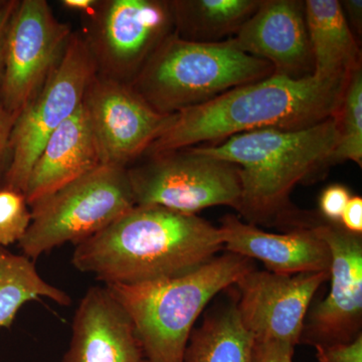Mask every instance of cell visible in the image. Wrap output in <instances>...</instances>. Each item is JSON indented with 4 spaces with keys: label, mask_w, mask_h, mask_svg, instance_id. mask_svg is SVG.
Here are the masks:
<instances>
[{
    "label": "cell",
    "mask_w": 362,
    "mask_h": 362,
    "mask_svg": "<svg viewBox=\"0 0 362 362\" xmlns=\"http://www.w3.org/2000/svg\"><path fill=\"white\" fill-rule=\"evenodd\" d=\"M223 249L220 228L197 214L134 206L76 245L71 264L105 285H135L177 277Z\"/></svg>",
    "instance_id": "cell-1"
},
{
    "label": "cell",
    "mask_w": 362,
    "mask_h": 362,
    "mask_svg": "<svg viewBox=\"0 0 362 362\" xmlns=\"http://www.w3.org/2000/svg\"><path fill=\"white\" fill-rule=\"evenodd\" d=\"M349 77L272 75L173 114L144 156L190 148L259 129L300 130L337 116Z\"/></svg>",
    "instance_id": "cell-2"
},
{
    "label": "cell",
    "mask_w": 362,
    "mask_h": 362,
    "mask_svg": "<svg viewBox=\"0 0 362 362\" xmlns=\"http://www.w3.org/2000/svg\"><path fill=\"white\" fill-rule=\"evenodd\" d=\"M339 136L338 114L305 129L250 131L194 148L239 168L242 199L238 211L252 225L288 211L293 188L328 164Z\"/></svg>",
    "instance_id": "cell-3"
},
{
    "label": "cell",
    "mask_w": 362,
    "mask_h": 362,
    "mask_svg": "<svg viewBox=\"0 0 362 362\" xmlns=\"http://www.w3.org/2000/svg\"><path fill=\"white\" fill-rule=\"evenodd\" d=\"M251 270V259L228 252L177 277L105 286L129 317L145 361L183 362L204 307Z\"/></svg>",
    "instance_id": "cell-4"
},
{
    "label": "cell",
    "mask_w": 362,
    "mask_h": 362,
    "mask_svg": "<svg viewBox=\"0 0 362 362\" xmlns=\"http://www.w3.org/2000/svg\"><path fill=\"white\" fill-rule=\"evenodd\" d=\"M272 75L270 63L240 51L232 37L197 42L173 32L130 85L154 110L173 115Z\"/></svg>",
    "instance_id": "cell-5"
},
{
    "label": "cell",
    "mask_w": 362,
    "mask_h": 362,
    "mask_svg": "<svg viewBox=\"0 0 362 362\" xmlns=\"http://www.w3.org/2000/svg\"><path fill=\"white\" fill-rule=\"evenodd\" d=\"M134 206L127 168L100 166L30 204L32 221L18 246L28 258H40L92 237Z\"/></svg>",
    "instance_id": "cell-6"
},
{
    "label": "cell",
    "mask_w": 362,
    "mask_h": 362,
    "mask_svg": "<svg viewBox=\"0 0 362 362\" xmlns=\"http://www.w3.org/2000/svg\"><path fill=\"white\" fill-rule=\"evenodd\" d=\"M135 206H158L195 214L207 207L239 211V168L194 147L142 156L127 168Z\"/></svg>",
    "instance_id": "cell-7"
},
{
    "label": "cell",
    "mask_w": 362,
    "mask_h": 362,
    "mask_svg": "<svg viewBox=\"0 0 362 362\" xmlns=\"http://www.w3.org/2000/svg\"><path fill=\"white\" fill-rule=\"evenodd\" d=\"M95 74L94 62L82 35L74 32L58 65L14 120L8 168L2 187L23 194L45 142L80 108Z\"/></svg>",
    "instance_id": "cell-8"
},
{
    "label": "cell",
    "mask_w": 362,
    "mask_h": 362,
    "mask_svg": "<svg viewBox=\"0 0 362 362\" xmlns=\"http://www.w3.org/2000/svg\"><path fill=\"white\" fill-rule=\"evenodd\" d=\"M80 33L96 74L131 84L175 32L169 0H99Z\"/></svg>",
    "instance_id": "cell-9"
},
{
    "label": "cell",
    "mask_w": 362,
    "mask_h": 362,
    "mask_svg": "<svg viewBox=\"0 0 362 362\" xmlns=\"http://www.w3.org/2000/svg\"><path fill=\"white\" fill-rule=\"evenodd\" d=\"M45 0H18L7 26L0 101L16 117L58 65L71 33Z\"/></svg>",
    "instance_id": "cell-10"
},
{
    "label": "cell",
    "mask_w": 362,
    "mask_h": 362,
    "mask_svg": "<svg viewBox=\"0 0 362 362\" xmlns=\"http://www.w3.org/2000/svg\"><path fill=\"white\" fill-rule=\"evenodd\" d=\"M83 107L103 165L128 168L166 129L173 115L154 110L130 84L95 74Z\"/></svg>",
    "instance_id": "cell-11"
},
{
    "label": "cell",
    "mask_w": 362,
    "mask_h": 362,
    "mask_svg": "<svg viewBox=\"0 0 362 362\" xmlns=\"http://www.w3.org/2000/svg\"><path fill=\"white\" fill-rule=\"evenodd\" d=\"M329 272L279 275L270 271L247 272L238 281L235 304L243 325L255 340L299 344L309 305Z\"/></svg>",
    "instance_id": "cell-12"
},
{
    "label": "cell",
    "mask_w": 362,
    "mask_h": 362,
    "mask_svg": "<svg viewBox=\"0 0 362 362\" xmlns=\"http://www.w3.org/2000/svg\"><path fill=\"white\" fill-rule=\"evenodd\" d=\"M312 230L329 247L331 289L327 298L305 319L307 324H304L300 342L313 346L351 342L361 334V235L327 223Z\"/></svg>",
    "instance_id": "cell-13"
},
{
    "label": "cell",
    "mask_w": 362,
    "mask_h": 362,
    "mask_svg": "<svg viewBox=\"0 0 362 362\" xmlns=\"http://www.w3.org/2000/svg\"><path fill=\"white\" fill-rule=\"evenodd\" d=\"M232 40L240 51L270 63L274 75L292 78L313 75L304 1L261 0Z\"/></svg>",
    "instance_id": "cell-14"
},
{
    "label": "cell",
    "mask_w": 362,
    "mask_h": 362,
    "mask_svg": "<svg viewBox=\"0 0 362 362\" xmlns=\"http://www.w3.org/2000/svg\"><path fill=\"white\" fill-rule=\"evenodd\" d=\"M144 356L127 313L105 287L81 300L62 362H143Z\"/></svg>",
    "instance_id": "cell-15"
},
{
    "label": "cell",
    "mask_w": 362,
    "mask_h": 362,
    "mask_svg": "<svg viewBox=\"0 0 362 362\" xmlns=\"http://www.w3.org/2000/svg\"><path fill=\"white\" fill-rule=\"evenodd\" d=\"M223 249L228 252L257 259L279 275L329 272V247L313 230L298 228L283 235L266 233L237 216H226L221 226Z\"/></svg>",
    "instance_id": "cell-16"
},
{
    "label": "cell",
    "mask_w": 362,
    "mask_h": 362,
    "mask_svg": "<svg viewBox=\"0 0 362 362\" xmlns=\"http://www.w3.org/2000/svg\"><path fill=\"white\" fill-rule=\"evenodd\" d=\"M103 165L83 105L49 136L28 176V206Z\"/></svg>",
    "instance_id": "cell-17"
},
{
    "label": "cell",
    "mask_w": 362,
    "mask_h": 362,
    "mask_svg": "<svg viewBox=\"0 0 362 362\" xmlns=\"http://www.w3.org/2000/svg\"><path fill=\"white\" fill-rule=\"evenodd\" d=\"M305 18L313 56L314 77H349L361 66L358 42L337 0H306Z\"/></svg>",
    "instance_id": "cell-18"
},
{
    "label": "cell",
    "mask_w": 362,
    "mask_h": 362,
    "mask_svg": "<svg viewBox=\"0 0 362 362\" xmlns=\"http://www.w3.org/2000/svg\"><path fill=\"white\" fill-rule=\"evenodd\" d=\"M259 4L261 0H169L175 33L197 42L230 39Z\"/></svg>",
    "instance_id": "cell-19"
},
{
    "label": "cell",
    "mask_w": 362,
    "mask_h": 362,
    "mask_svg": "<svg viewBox=\"0 0 362 362\" xmlns=\"http://www.w3.org/2000/svg\"><path fill=\"white\" fill-rule=\"evenodd\" d=\"M254 344L233 304L211 314L190 334L183 362H250Z\"/></svg>",
    "instance_id": "cell-20"
},
{
    "label": "cell",
    "mask_w": 362,
    "mask_h": 362,
    "mask_svg": "<svg viewBox=\"0 0 362 362\" xmlns=\"http://www.w3.org/2000/svg\"><path fill=\"white\" fill-rule=\"evenodd\" d=\"M45 297L70 306L71 297L45 281L32 259L0 247V327H11L23 305Z\"/></svg>",
    "instance_id": "cell-21"
},
{
    "label": "cell",
    "mask_w": 362,
    "mask_h": 362,
    "mask_svg": "<svg viewBox=\"0 0 362 362\" xmlns=\"http://www.w3.org/2000/svg\"><path fill=\"white\" fill-rule=\"evenodd\" d=\"M339 141L328 164L352 161L362 165V66L350 74L339 112Z\"/></svg>",
    "instance_id": "cell-22"
},
{
    "label": "cell",
    "mask_w": 362,
    "mask_h": 362,
    "mask_svg": "<svg viewBox=\"0 0 362 362\" xmlns=\"http://www.w3.org/2000/svg\"><path fill=\"white\" fill-rule=\"evenodd\" d=\"M32 221L25 195L8 188H0V247L20 242Z\"/></svg>",
    "instance_id": "cell-23"
},
{
    "label": "cell",
    "mask_w": 362,
    "mask_h": 362,
    "mask_svg": "<svg viewBox=\"0 0 362 362\" xmlns=\"http://www.w3.org/2000/svg\"><path fill=\"white\" fill-rule=\"evenodd\" d=\"M319 362H362V335L349 343L315 345Z\"/></svg>",
    "instance_id": "cell-24"
},
{
    "label": "cell",
    "mask_w": 362,
    "mask_h": 362,
    "mask_svg": "<svg viewBox=\"0 0 362 362\" xmlns=\"http://www.w3.org/2000/svg\"><path fill=\"white\" fill-rule=\"evenodd\" d=\"M351 194L349 188L341 185H332L326 187L319 199V209L321 214L333 223L341 220L343 211Z\"/></svg>",
    "instance_id": "cell-25"
},
{
    "label": "cell",
    "mask_w": 362,
    "mask_h": 362,
    "mask_svg": "<svg viewBox=\"0 0 362 362\" xmlns=\"http://www.w3.org/2000/svg\"><path fill=\"white\" fill-rule=\"evenodd\" d=\"M295 347L274 340H255L250 362H293Z\"/></svg>",
    "instance_id": "cell-26"
},
{
    "label": "cell",
    "mask_w": 362,
    "mask_h": 362,
    "mask_svg": "<svg viewBox=\"0 0 362 362\" xmlns=\"http://www.w3.org/2000/svg\"><path fill=\"white\" fill-rule=\"evenodd\" d=\"M13 123V117L6 111L0 101V188L4 185V176L8 168L9 156H11L9 141H11Z\"/></svg>",
    "instance_id": "cell-27"
},
{
    "label": "cell",
    "mask_w": 362,
    "mask_h": 362,
    "mask_svg": "<svg viewBox=\"0 0 362 362\" xmlns=\"http://www.w3.org/2000/svg\"><path fill=\"white\" fill-rule=\"evenodd\" d=\"M340 221H342L343 228L347 232L361 235L362 199L361 197H350Z\"/></svg>",
    "instance_id": "cell-28"
},
{
    "label": "cell",
    "mask_w": 362,
    "mask_h": 362,
    "mask_svg": "<svg viewBox=\"0 0 362 362\" xmlns=\"http://www.w3.org/2000/svg\"><path fill=\"white\" fill-rule=\"evenodd\" d=\"M345 18L356 35H361L362 30V1L361 0H343L339 1Z\"/></svg>",
    "instance_id": "cell-29"
},
{
    "label": "cell",
    "mask_w": 362,
    "mask_h": 362,
    "mask_svg": "<svg viewBox=\"0 0 362 362\" xmlns=\"http://www.w3.org/2000/svg\"><path fill=\"white\" fill-rule=\"evenodd\" d=\"M16 4L18 0H7V4L0 11V81H1L2 71H4V42H6L7 26Z\"/></svg>",
    "instance_id": "cell-30"
},
{
    "label": "cell",
    "mask_w": 362,
    "mask_h": 362,
    "mask_svg": "<svg viewBox=\"0 0 362 362\" xmlns=\"http://www.w3.org/2000/svg\"><path fill=\"white\" fill-rule=\"evenodd\" d=\"M99 0H63L62 6L70 11H78L83 16H87L94 11Z\"/></svg>",
    "instance_id": "cell-31"
},
{
    "label": "cell",
    "mask_w": 362,
    "mask_h": 362,
    "mask_svg": "<svg viewBox=\"0 0 362 362\" xmlns=\"http://www.w3.org/2000/svg\"><path fill=\"white\" fill-rule=\"evenodd\" d=\"M7 4V0H0V11L4 8V6Z\"/></svg>",
    "instance_id": "cell-32"
},
{
    "label": "cell",
    "mask_w": 362,
    "mask_h": 362,
    "mask_svg": "<svg viewBox=\"0 0 362 362\" xmlns=\"http://www.w3.org/2000/svg\"><path fill=\"white\" fill-rule=\"evenodd\" d=\"M143 362H146V361H143Z\"/></svg>",
    "instance_id": "cell-33"
}]
</instances>
